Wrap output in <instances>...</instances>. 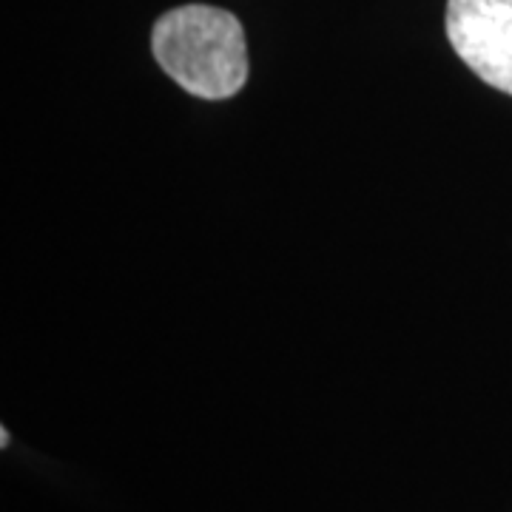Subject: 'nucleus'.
Instances as JSON below:
<instances>
[{
    "mask_svg": "<svg viewBox=\"0 0 512 512\" xmlns=\"http://www.w3.org/2000/svg\"><path fill=\"white\" fill-rule=\"evenodd\" d=\"M0 447H9V430L6 427L0 430Z\"/></svg>",
    "mask_w": 512,
    "mask_h": 512,
    "instance_id": "nucleus-3",
    "label": "nucleus"
},
{
    "mask_svg": "<svg viewBox=\"0 0 512 512\" xmlns=\"http://www.w3.org/2000/svg\"><path fill=\"white\" fill-rule=\"evenodd\" d=\"M447 37L470 72L512 97V0H447Z\"/></svg>",
    "mask_w": 512,
    "mask_h": 512,
    "instance_id": "nucleus-2",
    "label": "nucleus"
},
{
    "mask_svg": "<svg viewBox=\"0 0 512 512\" xmlns=\"http://www.w3.org/2000/svg\"><path fill=\"white\" fill-rule=\"evenodd\" d=\"M151 52L180 89L200 100L237 97L248 83L242 23L220 6L188 3L165 12L154 23Z\"/></svg>",
    "mask_w": 512,
    "mask_h": 512,
    "instance_id": "nucleus-1",
    "label": "nucleus"
}]
</instances>
